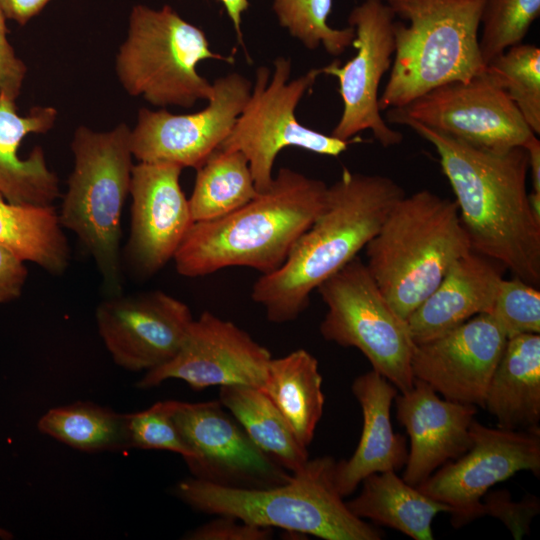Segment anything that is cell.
<instances>
[{
  "label": "cell",
  "instance_id": "cell-1",
  "mask_svg": "<svg viewBox=\"0 0 540 540\" xmlns=\"http://www.w3.org/2000/svg\"><path fill=\"white\" fill-rule=\"evenodd\" d=\"M389 122L406 125L431 143L456 197L471 249L540 285V220L531 209L524 147L478 148L419 122L387 111Z\"/></svg>",
  "mask_w": 540,
  "mask_h": 540
},
{
  "label": "cell",
  "instance_id": "cell-2",
  "mask_svg": "<svg viewBox=\"0 0 540 540\" xmlns=\"http://www.w3.org/2000/svg\"><path fill=\"white\" fill-rule=\"evenodd\" d=\"M403 196V188L389 177L344 168L284 263L254 283L251 297L267 319L286 323L298 318L311 293L358 256Z\"/></svg>",
  "mask_w": 540,
  "mask_h": 540
},
{
  "label": "cell",
  "instance_id": "cell-3",
  "mask_svg": "<svg viewBox=\"0 0 540 540\" xmlns=\"http://www.w3.org/2000/svg\"><path fill=\"white\" fill-rule=\"evenodd\" d=\"M327 188L322 180L281 168L269 188L242 207L194 222L173 257L177 272L189 278L234 266L274 272L322 209Z\"/></svg>",
  "mask_w": 540,
  "mask_h": 540
},
{
  "label": "cell",
  "instance_id": "cell-4",
  "mask_svg": "<svg viewBox=\"0 0 540 540\" xmlns=\"http://www.w3.org/2000/svg\"><path fill=\"white\" fill-rule=\"evenodd\" d=\"M336 461L309 459L283 484L235 488L195 477L181 480L174 495L198 512L235 517L245 523L281 528L325 540H380L383 532L354 515L334 483Z\"/></svg>",
  "mask_w": 540,
  "mask_h": 540
},
{
  "label": "cell",
  "instance_id": "cell-5",
  "mask_svg": "<svg viewBox=\"0 0 540 540\" xmlns=\"http://www.w3.org/2000/svg\"><path fill=\"white\" fill-rule=\"evenodd\" d=\"M364 249L370 274L405 320L472 251L456 202L426 189L398 200Z\"/></svg>",
  "mask_w": 540,
  "mask_h": 540
},
{
  "label": "cell",
  "instance_id": "cell-6",
  "mask_svg": "<svg viewBox=\"0 0 540 540\" xmlns=\"http://www.w3.org/2000/svg\"><path fill=\"white\" fill-rule=\"evenodd\" d=\"M395 17V51L379 109L401 108L428 91L485 70L479 48L484 0H384Z\"/></svg>",
  "mask_w": 540,
  "mask_h": 540
},
{
  "label": "cell",
  "instance_id": "cell-7",
  "mask_svg": "<svg viewBox=\"0 0 540 540\" xmlns=\"http://www.w3.org/2000/svg\"><path fill=\"white\" fill-rule=\"evenodd\" d=\"M130 130L124 122L108 131L77 127L71 142L74 165L58 213L62 227L93 258L109 296L122 293L121 215L134 166Z\"/></svg>",
  "mask_w": 540,
  "mask_h": 540
},
{
  "label": "cell",
  "instance_id": "cell-8",
  "mask_svg": "<svg viewBox=\"0 0 540 540\" xmlns=\"http://www.w3.org/2000/svg\"><path fill=\"white\" fill-rule=\"evenodd\" d=\"M207 59L233 62L213 52L204 31L172 7L136 4L116 54L115 71L130 96L161 108H190L212 94V84L197 72L198 63Z\"/></svg>",
  "mask_w": 540,
  "mask_h": 540
},
{
  "label": "cell",
  "instance_id": "cell-9",
  "mask_svg": "<svg viewBox=\"0 0 540 540\" xmlns=\"http://www.w3.org/2000/svg\"><path fill=\"white\" fill-rule=\"evenodd\" d=\"M327 312L320 333L329 342L360 350L372 369L399 392L412 388L416 344L407 322L389 304L358 256L317 288Z\"/></svg>",
  "mask_w": 540,
  "mask_h": 540
},
{
  "label": "cell",
  "instance_id": "cell-10",
  "mask_svg": "<svg viewBox=\"0 0 540 540\" xmlns=\"http://www.w3.org/2000/svg\"><path fill=\"white\" fill-rule=\"evenodd\" d=\"M273 64L271 78L267 67L257 69L250 96L219 147L244 154L258 192L271 185L274 161L284 148L337 157L353 142L307 128L296 119V107L322 74L321 68L310 69L289 81L291 61L278 57Z\"/></svg>",
  "mask_w": 540,
  "mask_h": 540
},
{
  "label": "cell",
  "instance_id": "cell-11",
  "mask_svg": "<svg viewBox=\"0 0 540 540\" xmlns=\"http://www.w3.org/2000/svg\"><path fill=\"white\" fill-rule=\"evenodd\" d=\"M470 436L472 442L464 454L416 486L451 507L455 527L482 516L481 499L495 484L520 471L540 474V428H491L474 419Z\"/></svg>",
  "mask_w": 540,
  "mask_h": 540
},
{
  "label": "cell",
  "instance_id": "cell-12",
  "mask_svg": "<svg viewBox=\"0 0 540 540\" xmlns=\"http://www.w3.org/2000/svg\"><path fill=\"white\" fill-rule=\"evenodd\" d=\"M395 16L384 0H364L348 17L355 30L352 46L356 54L344 65L339 61L322 67V74L339 81L343 109L331 135L344 141L371 130L384 147L400 144L402 134L390 128L379 109V86L391 68L395 51L393 25Z\"/></svg>",
  "mask_w": 540,
  "mask_h": 540
},
{
  "label": "cell",
  "instance_id": "cell-13",
  "mask_svg": "<svg viewBox=\"0 0 540 540\" xmlns=\"http://www.w3.org/2000/svg\"><path fill=\"white\" fill-rule=\"evenodd\" d=\"M171 402V416L191 452L192 477L235 488L286 483L292 473L261 451L220 401Z\"/></svg>",
  "mask_w": 540,
  "mask_h": 540
},
{
  "label": "cell",
  "instance_id": "cell-14",
  "mask_svg": "<svg viewBox=\"0 0 540 540\" xmlns=\"http://www.w3.org/2000/svg\"><path fill=\"white\" fill-rule=\"evenodd\" d=\"M469 145L506 151L535 133L507 94L485 73L438 86L388 109Z\"/></svg>",
  "mask_w": 540,
  "mask_h": 540
},
{
  "label": "cell",
  "instance_id": "cell-15",
  "mask_svg": "<svg viewBox=\"0 0 540 540\" xmlns=\"http://www.w3.org/2000/svg\"><path fill=\"white\" fill-rule=\"evenodd\" d=\"M207 106L195 113L140 108L130 130V148L138 162L199 168L229 135L246 104L252 83L230 73L217 78Z\"/></svg>",
  "mask_w": 540,
  "mask_h": 540
},
{
  "label": "cell",
  "instance_id": "cell-16",
  "mask_svg": "<svg viewBox=\"0 0 540 540\" xmlns=\"http://www.w3.org/2000/svg\"><path fill=\"white\" fill-rule=\"evenodd\" d=\"M95 317L115 364L133 372L170 361L194 319L184 302L159 290L109 296L98 305Z\"/></svg>",
  "mask_w": 540,
  "mask_h": 540
},
{
  "label": "cell",
  "instance_id": "cell-17",
  "mask_svg": "<svg viewBox=\"0 0 540 540\" xmlns=\"http://www.w3.org/2000/svg\"><path fill=\"white\" fill-rule=\"evenodd\" d=\"M271 359L247 332L205 311L193 319L176 355L147 371L137 386L147 389L180 379L195 390L227 385L262 389Z\"/></svg>",
  "mask_w": 540,
  "mask_h": 540
},
{
  "label": "cell",
  "instance_id": "cell-18",
  "mask_svg": "<svg viewBox=\"0 0 540 540\" xmlns=\"http://www.w3.org/2000/svg\"><path fill=\"white\" fill-rule=\"evenodd\" d=\"M507 339L489 313L478 314L435 339L416 344L413 376L447 400L483 408Z\"/></svg>",
  "mask_w": 540,
  "mask_h": 540
},
{
  "label": "cell",
  "instance_id": "cell-19",
  "mask_svg": "<svg viewBox=\"0 0 540 540\" xmlns=\"http://www.w3.org/2000/svg\"><path fill=\"white\" fill-rule=\"evenodd\" d=\"M180 166L138 162L131 173V222L126 247L129 263L151 276L173 257L194 223L181 185Z\"/></svg>",
  "mask_w": 540,
  "mask_h": 540
},
{
  "label": "cell",
  "instance_id": "cell-20",
  "mask_svg": "<svg viewBox=\"0 0 540 540\" xmlns=\"http://www.w3.org/2000/svg\"><path fill=\"white\" fill-rule=\"evenodd\" d=\"M396 417L410 438L403 479L417 486L471 445L477 406L441 398L422 380L395 397Z\"/></svg>",
  "mask_w": 540,
  "mask_h": 540
},
{
  "label": "cell",
  "instance_id": "cell-21",
  "mask_svg": "<svg viewBox=\"0 0 540 540\" xmlns=\"http://www.w3.org/2000/svg\"><path fill=\"white\" fill-rule=\"evenodd\" d=\"M351 390L362 410L363 427L352 456L335 463L334 483L343 498L367 476L401 469L408 456L405 437L395 433L391 423V406L398 389L372 369L359 375Z\"/></svg>",
  "mask_w": 540,
  "mask_h": 540
},
{
  "label": "cell",
  "instance_id": "cell-22",
  "mask_svg": "<svg viewBox=\"0 0 540 540\" xmlns=\"http://www.w3.org/2000/svg\"><path fill=\"white\" fill-rule=\"evenodd\" d=\"M501 280L495 263L474 251L457 259L406 319L414 343L430 341L478 314L490 313Z\"/></svg>",
  "mask_w": 540,
  "mask_h": 540
},
{
  "label": "cell",
  "instance_id": "cell-23",
  "mask_svg": "<svg viewBox=\"0 0 540 540\" xmlns=\"http://www.w3.org/2000/svg\"><path fill=\"white\" fill-rule=\"evenodd\" d=\"M57 116L52 106H36L20 115L15 101L0 94V194L10 203L49 206L59 197V181L44 150L34 147L26 158L18 154L27 135L47 133Z\"/></svg>",
  "mask_w": 540,
  "mask_h": 540
},
{
  "label": "cell",
  "instance_id": "cell-24",
  "mask_svg": "<svg viewBox=\"0 0 540 540\" xmlns=\"http://www.w3.org/2000/svg\"><path fill=\"white\" fill-rule=\"evenodd\" d=\"M485 408L497 427L509 430L539 428L540 335L508 338L490 379Z\"/></svg>",
  "mask_w": 540,
  "mask_h": 540
},
{
  "label": "cell",
  "instance_id": "cell-25",
  "mask_svg": "<svg viewBox=\"0 0 540 540\" xmlns=\"http://www.w3.org/2000/svg\"><path fill=\"white\" fill-rule=\"evenodd\" d=\"M361 483L360 494L346 502L350 511L363 520L395 529L414 540L434 539L435 516L452 512L451 507L408 484L396 471L373 473Z\"/></svg>",
  "mask_w": 540,
  "mask_h": 540
},
{
  "label": "cell",
  "instance_id": "cell-26",
  "mask_svg": "<svg viewBox=\"0 0 540 540\" xmlns=\"http://www.w3.org/2000/svg\"><path fill=\"white\" fill-rule=\"evenodd\" d=\"M307 447L322 417L324 395L317 359L305 349L272 358L261 389Z\"/></svg>",
  "mask_w": 540,
  "mask_h": 540
},
{
  "label": "cell",
  "instance_id": "cell-27",
  "mask_svg": "<svg viewBox=\"0 0 540 540\" xmlns=\"http://www.w3.org/2000/svg\"><path fill=\"white\" fill-rule=\"evenodd\" d=\"M219 401L251 441L285 470L295 473L307 463V447L300 443L283 415L261 389L246 385L221 386Z\"/></svg>",
  "mask_w": 540,
  "mask_h": 540
},
{
  "label": "cell",
  "instance_id": "cell-28",
  "mask_svg": "<svg viewBox=\"0 0 540 540\" xmlns=\"http://www.w3.org/2000/svg\"><path fill=\"white\" fill-rule=\"evenodd\" d=\"M0 244L53 275L66 271L69 243L52 205H18L0 194Z\"/></svg>",
  "mask_w": 540,
  "mask_h": 540
},
{
  "label": "cell",
  "instance_id": "cell-29",
  "mask_svg": "<svg viewBox=\"0 0 540 540\" xmlns=\"http://www.w3.org/2000/svg\"><path fill=\"white\" fill-rule=\"evenodd\" d=\"M196 170L188 199L194 222L225 216L259 194L248 160L240 151L218 148Z\"/></svg>",
  "mask_w": 540,
  "mask_h": 540
},
{
  "label": "cell",
  "instance_id": "cell-30",
  "mask_svg": "<svg viewBox=\"0 0 540 540\" xmlns=\"http://www.w3.org/2000/svg\"><path fill=\"white\" fill-rule=\"evenodd\" d=\"M38 430L73 449L88 453L128 449L126 414L93 402L77 401L49 409Z\"/></svg>",
  "mask_w": 540,
  "mask_h": 540
},
{
  "label": "cell",
  "instance_id": "cell-31",
  "mask_svg": "<svg viewBox=\"0 0 540 540\" xmlns=\"http://www.w3.org/2000/svg\"><path fill=\"white\" fill-rule=\"evenodd\" d=\"M485 73L507 94L535 134L540 133V49L508 48L485 66Z\"/></svg>",
  "mask_w": 540,
  "mask_h": 540
},
{
  "label": "cell",
  "instance_id": "cell-32",
  "mask_svg": "<svg viewBox=\"0 0 540 540\" xmlns=\"http://www.w3.org/2000/svg\"><path fill=\"white\" fill-rule=\"evenodd\" d=\"M332 0H274L273 10L280 26L306 48L315 50L323 46L330 55L342 54L355 37L348 26L333 28L328 24Z\"/></svg>",
  "mask_w": 540,
  "mask_h": 540
},
{
  "label": "cell",
  "instance_id": "cell-33",
  "mask_svg": "<svg viewBox=\"0 0 540 540\" xmlns=\"http://www.w3.org/2000/svg\"><path fill=\"white\" fill-rule=\"evenodd\" d=\"M540 14V0H484L479 48L486 66L508 48L522 43Z\"/></svg>",
  "mask_w": 540,
  "mask_h": 540
},
{
  "label": "cell",
  "instance_id": "cell-34",
  "mask_svg": "<svg viewBox=\"0 0 540 540\" xmlns=\"http://www.w3.org/2000/svg\"><path fill=\"white\" fill-rule=\"evenodd\" d=\"M507 338L540 333V291L518 277L500 281L489 313Z\"/></svg>",
  "mask_w": 540,
  "mask_h": 540
},
{
  "label": "cell",
  "instance_id": "cell-35",
  "mask_svg": "<svg viewBox=\"0 0 540 540\" xmlns=\"http://www.w3.org/2000/svg\"><path fill=\"white\" fill-rule=\"evenodd\" d=\"M126 430L129 448L170 451L179 454L184 461L191 457L172 419L170 400L126 414Z\"/></svg>",
  "mask_w": 540,
  "mask_h": 540
},
{
  "label": "cell",
  "instance_id": "cell-36",
  "mask_svg": "<svg viewBox=\"0 0 540 540\" xmlns=\"http://www.w3.org/2000/svg\"><path fill=\"white\" fill-rule=\"evenodd\" d=\"M218 517L189 531L183 537L187 540H267L272 537V529L245 523L235 517Z\"/></svg>",
  "mask_w": 540,
  "mask_h": 540
},
{
  "label": "cell",
  "instance_id": "cell-37",
  "mask_svg": "<svg viewBox=\"0 0 540 540\" xmlns=\"http://www.w3.org/2000/svg\"><path fill=\"white\" fill-rule=\"evenodd\" d=\"M490 496L489 502L483 504L482 515L488 513L501 519L516 539L526 534L531 519L539 510L537 498L517 503L511 502L506 492H497Z\"/></svg>",
  "mask_w": 540,
  "mask_h": 540
},
{
  "label": "cell",
  "instance_id": "cell-38",
  "mask_svg": "<svg viewBox=\"0 0 540 540\" xmlns=\"http://www.w3.org/2000/svg\"><path fill=\"white\" fill-rule=\"evenodd\" d=\"M6 15L0 0V94L14 101L21 93L27 67L7 38Z\"/></svg>",
  "mask_w": 540,
  "mask_h": 540
},
{
  "label": "cell",
  "instance_id": "cell-39",
  "mask_svg": "<svg viewBox=\"0 0 540 540\" xmlns=\"http://www.w3.org/2000/svg\"><path fill=\"white\" fill-rule=\"evenodd\" d=\"M27 275L25 261L0 244V304L21 295Z\"/></svg>",
  "mask_w": 540,
  "mask_h": 540
},
{
  "label": "cell",
  "instance_id": "cell-40",
  "mask_svg": "<svg viewBox=\"0 0 540 540\" xmlns=\"http://www.w3.org/2000/svg\"><path fill=\"white\" fill-rule=\"evenodd\" d=\"M51 0H1L7 19L25 25L37 16Z\"/></svg>",
  "mask_w": 540,
  "mask_h": 540
},
{
  "label": "cell",
  "instance_id": "cell-41",
  "mask_svg": "<svg viewBox=\"0 0 540 540\" xmlns=\"http://www.w3.org/2000/svg\"><path fill=\"white\" fill-rule=\"evenodd\" d=\"M522 147L528 156V165L531 171L533 191L540 194V141L533 135Z\"/></svg>",
  "mask_w": 540,
  "mask_h": 540
},
{
  "label": "cell",
  "instance_id": "cell-42",
  "mask_svg": "<svg viewBox=\"0 0 540 540\" xmlns=\"http://www.w3.org/2000/svg\"><path fill=\"white\" fill-rule=\"evenodd\" d=\"M220 1L228 14V17L230 18L233 27L235 29V32L237 34V38L239 42L242 44V31H241V20H242V14L247 11L249 7V0H218Z\"/></svg>",
  "mask_w": 540,
  "mask_h": 540
},
{
  "label": "cell",
  "instance_id": "cell-43",
  "mask_svg": "<svg viewBox=\"0 0 540 540\" xmlns=\"http://www.w3.org/2000/svg\"><path fill=\"white\" fill-rule=\"evenodd\" d=\"M0 538L10 539L12 538V535L8 531L4 530L3 528H0Z\"/></svg>",
  "mask_w": 540,
  "mask_h": 540
}]
</instances>
